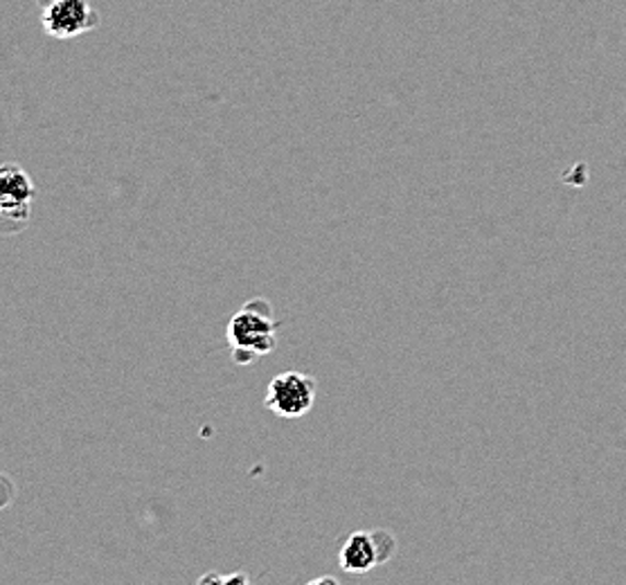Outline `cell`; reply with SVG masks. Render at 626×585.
<instances>
[{
  "label": "cell",
  "mask_w": 626,
  "mask_h": 585,
  "mask_svg": "<svg viewBox=\"0 0 626 585\" xmlns=\"http://www.w3.org/2000/svg\"><path fill=\"white\" fill-rule=\"evenodd\" d=\"M280 329L282 320L275 318L269 300L255 298L246 302L226 326V341L230 345L232 360L246 367L258 358L269 356L277 347Z\"/></svg>",
  "instance_id": "1"
},
{
  "label": "cell",
  "mask_w": 626,
  "mask_h": 585,
  "mask_svg": "<svg viewBox=\"0 0 626 585\" xmlns=\"http://www.w3.org/2000/svg\"><path fill=\"white\" fill-rule=\"evenodd\" d=\"M316 394H318V383L314 376L288 369L277 374L269 383L264 405L275 416H280V420L291 422V420H300V416L314 410Z\"/></svg>",
  "instance_id": "2"
},
{
  "label": "cell",
  "mask_w": 626,
  "mask_h": 585,
  "mask_svg": "<svg viewBox=\"0 0 626 585\" xmlns=\"http://www.w3.org/2000/svg\"><path fill=\"white\" fill-rule=\"evenodd\" d=\"M397 554V538L386 529L354 531L341 548L339 563L348 574H367L374 567L386 565Z\"/></svg>",
  "instance_id": "3"
},
{
  "label": "cell",
  "mask_w": 626,
  "mask_h": 585,
  "mask_svg": "<svg viewBox=\"0 0 626 585\" xmlns=\"http://www.w3.org/2000/svg\"><path fill=\"white\" fill-rule=\"evenodd\" d=\"M41 23L55 38H75L100 25V14L91 8L89 0H38Z\"/></svg>",
  "instance_id": "4"
},
{
  "label": "cell",
  "mask_w": 626,
  "mask_h": 585,
  "mask_svg": "<svg viewBox=\"0 0 626 585\" xmlns=\"http://www.w3.org/2000/svg\"><path fill=\"white\" fill-rule=\"evenodd\" d=\"M36 187L23 167L0 164V223L23 228L30 221Z\"/></svg>",
  "instance_id": "5"
}]
</instances>
